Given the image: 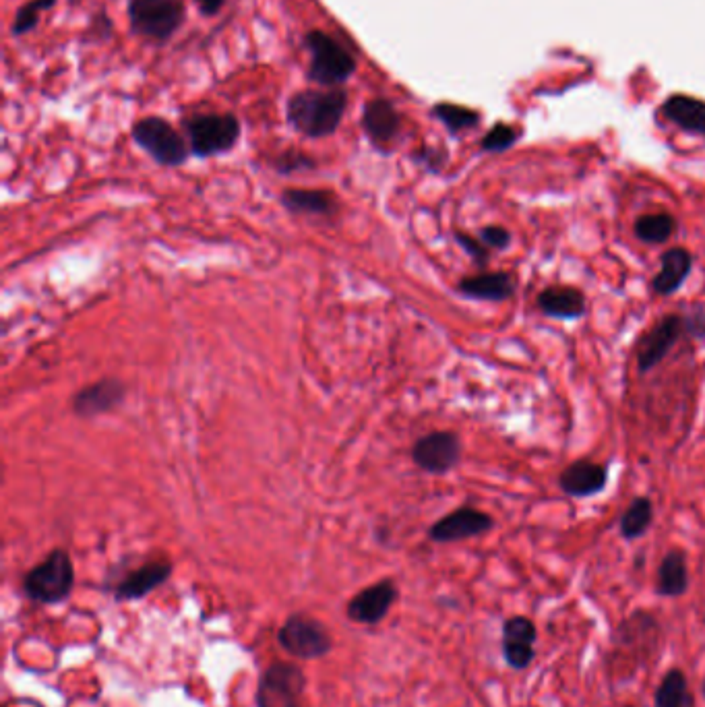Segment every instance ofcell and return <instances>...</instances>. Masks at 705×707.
<instances>
[{
	"instance_id": "obj_19",
	"label": "cell",
	"mask_w": 705,
	"mask_h": 707,
	"mask_svg": "<svg viewBox=\"0 0 705 707\" xmlns=\"http://www.w3.org/2000/svg\"><path fill=\"white\" fill-rule=\"evenodd\" d=\"M538 309L546 317L575 321L586 315V296L581 290L571 286H550L538 294Z\"/></svg>"
},
{
	"instance_id": "obj_18",
	"label": "cell",
	"mask_w": 705,
	"mask_h": 707,
	"mask_svg": "<svg viewBox=\"0 0 705 707\" xmlns=\"http://www.w3.org/2000/svg\"><path fill=\"white\" fill-rule=\"evenodd\" d=\"M515 278L507 271H493V273H478L468 275V278L459 280L457 292L482 302H505L515 294Z\"/></svg>"
},
{
	"instance_id": "obj_22",
	"label": "cell",
	"mask_w": 705,
	"mask_h": 707,
	"mask_svg": "<svg viewBox=\"0 0 705 707\" xmlns=\"http://www.w3.org/2000/svg\"><path fill=\"white\" fill-rule=\"evenodd\" d=\"M662 114L674 127L691 135H705V100L674 94L662 104Z\"/></svg>"
},
{
	"instance_id": "obj_9",
	"label": "cell",
	"mask_w": 705,
	"mask_h": 707,
	"mask_svg": "<svg viewBox=\"0 0 705 707\" xmlns=\"http://www.w3.org/2000/svg\"><path fill=\"white\" fill-rule=\"evenodd\" d=\"M412 459L426 474H447L462 459V441L451 430H435L412 445Z\"/></svg>"
},
{
	"instance_id": "obj_1",
	"label": "cell",
	"mask_w": 705,
	"mask_h": 707,
	"mask_svg": "<svg viewBox=\"0 0 705 707\" xmlns=\"http://www.w3.org/2000/svg\"><path fill=\"white\" fill-rule=\"evenodd\" d=\"M348 110V91L342 87L300 89L286 102L288 125L309 139H325L340 129Z\"/></svg>"
},
{
	"instance_id": "obj_24",
	"label": "cell",
	"mask_w": 705,
	"mask_h": 707,
	"mask_svg": "<svg viewBox=\"0 0 705 707\" xmlns=\"http://www.w3.org/2000/svg\"><path fill=\"white\" fill-rule=\"evenodd\" d=\"M656 707H695V697L689 689L683 670L672 668L664 674L660 687L654 695Z\"/></svg>"
},
{
	"instance_id": "obj_21",
	"label": "cell",
	"mask_w": 705,
	"mask_h": 707,
	"mask_svg": "<svg viewBox=\"0 0 705 707\" xmlns=\"http://www.w3.org/2000/svg\"><path fill=\"white\" fill-rule=\"evenodd\" d=\"M693 269V255L687 249L674 247L660 259V271L654 275L652 290L658 296H670L679 292Z\"/></svg>"
},
{
	"instance_id": "obj_3",
	"label": "cell",
	"mask_w": 705,
	"mask_h": 707,
	"mask_svg": "<svg viewBox=\"0 0 705 707\" xmlns=\"http://www.w3.org/2000/svg\"><path fill=\"white\" fill-rule=\"evenodd\" d=\"M304 46L311 54V65L306 71L309 81L323 87H340L354 77L358 69L356 56L323 29H311L304 36Z\"/></svg>"
},
{
	"instance_id": "obj_27",
	"label": "cell",
	"mask_w": 705,
	"mask_h": 707,
	"mask_svg": "<svg viewBox=\"0 0 705 707\" xmlns=\"http://www.w3.org/2000/svg\"><path fill=\"white\" fill-rule=\"evenodd\" d=\"M677 232V220L670 213H648L635 222V236L641 242L660 244Z\"/></svg>"
},
{
	"instance_id": "obj_13",
	"label": "cell",
	"mask_w": 705,
	"mask_h": 707,
	"mask_svg": "<svg viewBox=\"0 0 705 707\" xmlns=\"http://www.w3.org/2000/svg\"><path fill=\"white\" fill-rule=\"evenodd\" d=\"M125 397H127L125 383L114 377H106L79 389L73 395V412L85 420L98 418L120 408L125 404Z\"/></svg>"
},
{
	"instance_id": "obj_10",
	"label": "cell",
	"mask_w": 705,
	"mask_h": 707,
	"mask_svg": "<svg viewBox=\"0 0 705 707\" xmlns=\"http://www.w3.org/2000/svg\"><path fill=\"white\" fill-rule=\"evenodd\" d=\"M493 526L495 521L488 513L474 507H459L435 521L431 530H428V538L439 544L462 542L490 532Z\"/></svg>"
},
{
	"instance_id": "obj_7",
	"label": "cell",
	"mask_w": 705,
	"mask_h": 707,
	"mask_svg": "<svg viewBox=\"0 0 705 707\" xmlns=\"http://www.w3.org/2000/svg\"><path fill=\"white\" fill-rule=\"evenodd\" d=\"M282 650L298 660H317L331 652L333 639L327 627L309 614L296 612L286 619L278 631Z\"/></svg>"
},
{
	"instance_id": "obj_35",
	"label": "cell",
	"mask_w": 705,
	"mask_h": 707,
	"mask_svg": "<svg viewBox=\"0 0 705 707\" xmlns=\"http://www.w3.org/2000/svg\"><path fill=\"white\" fill-rule=\"evenodd\" d=\"M108 19H110V17L106 15V11L96 13L94 19H91V27L87 29V36H89V34H96V42L110 38V36H112V27H102V23H106Z\"/></svg>"
},
{
	"instance_id": "obj_23",
	"label": "cell",
	"mask_w": 705,
	"mask_h": 707,
	"mask_svg": "<svg viewBox=\"0 0 705 707\" xmlns=\"http://www.w3.org/2000/svg\"><path fill=\"white\" fill-rule=\"evenodd\" d=\"M689 590V569L687 559L681 550H670L664 555L658 577H656V592L664 598H681Z\"/></svg>"
},
{
	"instance_id": "obj_14",
	"label": "cell",
	"mask_w": 705,
	"mask_h": 707,
	"mask_svg": "<svg viewBox=\"0 0 705 707\" xmlns=\"http://www.w3.org/2000/svg\"><path fill=\"white\" fill-rule=\"evenodd\" d=\"M360 125L366 139H369L379 151H389V145L402 131V114L391 100L373 98L362 108Z\"/></svg>"
},
{
	"instance_id": "obj_33",
	"label": "cell",
	"mask_w": 705,
	"mask_h": 707,
	"mask_svg": "<svg viewBox=\"0 0 705 707\" xmlns=\"http://www.w3.org/2000/svg\"><path fill=\"white\" fill-rule=\"evenodd\" d=\"M412 160L418 162L420 166H424L426 170L439 172L445 164V151H439L435 147H422L420 151L412 153Z\"/></svg>"
},
{
	"instance_id": "obj_11",
	"label": "cell",
	"mask_w": 705,
	"mask_h": 707,
	"mask_svg": "<svg viewBox=\"0 0 705 707\" xmlns=\"http://www.w3.org/2000/svg\"><path fill=\"white\" fill-rule=\"evenodd\" d=\"M683 331H685V321L681 315H666L660 323H656L637 342L635 356H637L639 371L648 373L654 366H658L674 348V344L679 342Z\"/></svg>"
},
{
	"instance_id": "obj_32",
	"label": "cell",
	"mask_w": 705,
	"mask_h": 707,
	"mask_svg": "<svg viewBox=\"0 0 705 707\" xmlns=\"http://www.w3.org/2000/svg\"><path fill=\"white\" fill-rule=\"evenodd\" d=\"M478 238L486 244L488 249L503 251L511 244V232L505 230L503 226H484L478 234Z\"/></svg>"
},
{
	"instance_id": "obj_15",
	"label": "cell",
	"mask_w": 705,
	"mask_h": 707,
	"mask_svg": "<svg viewBox=\"0 0 705 707\" xmlns=\"http://www.w3.org/2000/svg\"><path fill=\"white\" fill-rule=\"evenodd\" d=\"M172 563L168 559L151 561L145 563L133 571H129L114 586V598L118 602H129V600H143L149 596L153 590H158L160 586L170 579L172 575Z\"/></svg>"
},
{
	"instance_id": "obj_37",
	"label": "cell",
	"mask_w": 705,
	"mask_h": 707,
	"mask_svg": "<svg viewBox=\"0 0 705 707\" xmlns=\"http://www.w3.org/2000/svg\"><path fill=\"white\" fill-rule=\"evenodd\" d=\"M701 693H703V699H705V679H703V683H701Z\"/></svg>"
},
{
	"instance_id": "obj_20",
	"label": "cell",
	"mask_w": 705,
	"mask_h": 707,
	"mask_svg": "<svg viewBox=\"0 0 705 707\" xmlns=\"http://www.w3.org/2000/svg\"><path fill=\"white\" fill-rule=\"evenodd\" d=\"M282 205L296 215H315V218H333L340 211L333 191L327 189H286L280 197Z\"/></svg>"
},
{
	"instance_id": "obj_12",
	"label": "cell",
	"mask_w": 705,
	"mask_h": 707,
	"mask_svg": "<svg viewBox=\"0 0 705 707\" xmlns=\"http://www.w3.org/2000/svg\"><path fill=\"white\" fill-rule=\"evenodd\" d=\"M400 598V590H397L393 579H381L373 586L360 590L346 606V614L352 623L358 625H377L381 623L395 600Z\"/></svg>"
},
{
	"instance_id": "obj_29",
	"label": "cell",
	"mask_w": 705,
	"mask_h": 707,
	"mask_svg": "<svg viewBox=\"0 0 705 707\" xmlns=\"http://www.w3.org/2000/svg\"><path fill=\"white\" fill-rule=\"evenodd\" d=\"M273 170L278 172V174H284V176H290V174H296V172H309V170H315L317 168V160L311 158L309 153H304V151H298V149H286L282 151L278 158L273 160Z\"/></svg>"
},
{
	"instance_id": "obj_16",
	"label": "cell",
	"mask_w": 705,
	"mask_h": 707,
	"mask_svg": "<svg viewBox=\"0 0 705 707\" xmlns=\"http://www.w3.org/2000/svg\"><path fill=\"white\" fill-rule=\"evenodd\" d=\"M538 629L528 617H511L503 623V656L509 668L526 670L534 658Z\"/></svg>"
},
{
	"instance_id": "obj_28",
	"label": "cell",
	"mask_w": 705,
	"mask_h": 707,
	"mask_svg": "<svg viewBox=\"0 0 705 707\" xmlns=\"http://www.w3.org/2000/svg\"><path fill=\"white\" fill-rule=\"evenodd\" d=\"M56 3L58 0H29V3H25L21 9H17L13 23H11V34L15 38H21V36H27L29 32H34L40 23V13L52 9ZM69 3L77 5L79 0H69Z\"/></svg>"
},
{
	"instance_id": "obj_26",
	"label": "cell",
	"mask_w": 705,
	"mask_h": 707,
	"mask_svg": "<svg viewBox=\"0 0 705 707\" xmlns=\"http://www.w3.org/2000/svg\"><path fill=\"white\" fill-rule=\"evenodd\" d=\"M654 521V505L650 499L639 497L621 517V534L627 540H635L646 534Z\"/></svg>"
},
{
	"instance_id": "obj_8",
	"label": "cell",
	"mask_w": 705,
	"mask_h": 707,
	"mask_svg": "<svg viewBox=\"0 0 705 707\" xmlns=\"http://www.w3.org/2000/svg\"><path fill=\"white\" fill-rule=\"evenodd\" d=\"M304 691L306 676L298 664L273 662L259 679L257 707H309Z\"/></svg>"
},
{
	"instance_id": "obj_31",
	"label": "cell",
	"mask_w": 705,
	"mask_h": 707,
	"mask_svg": "<svg viewBox=\"0 0 705 707\" xmlns=\"http://www.w3.org/2000/svg\"><path fill=\"white\" fill-rule=\"evenodd\" d=\"M455 242L468 253V257H470L478 267H486V265H488L490 253H488V247H486V244H484L480 238H472V236L466 234V232H455Z\"/></svg>"
},
{
	"instance_id": "obj_6",
	"label": "cell",
	"mask_w": 705,
	"mask_h": 707,
	"mask_svg": "<svg viewBox=\"0 0 705 707\" xmlns=\"http://www.w3.org/2000/svg\"><path fill=\"white\" fill-rule=\"evenodd\" d=\"M127 15L135 36L164 44L185 23V3L182 0H129Z\"/></svg>"
},
{
	"instance_id": "obj_30",
	"label": "cell",
	"mask_w": 705,
	"mask_h": 707,
	"mask_svg": "<svg viewBox=\"0 0 705 707\" xmlns=\"http://www.w3.org/2000/svg\"><path fill=\"white\" fill-rule=\"evenodd\" d=\"M517 131L511 127V125H505V122H499V125H495L493 129H490L482 141H480V147L488 153H501L509 147H513L517 143Z\"/></svg>"
},
{
	"instance_id": "obj_25",
	"label": "cell",
	"mask_w": 705,
	"mask_h": 707,
	"mask_svg": "<svg viewBox=\"0 0 705 707\" xmlns=\"http://www.w3.org/2000/svg\"><path fill=\"white\" fill-rule=\"evenodd\" d=\"M431 114L451 135L470 131V129L478 127V122H480V114L476 110H470V108L459 106V104H449V102H441V104L433 106Z\"/></svg>"
},
{
	"instance_id": "obj_4",
	"label": "cell",
	"mask_w": 705,
	"mask_h": 707,
	"mask_svg": "<svg viewBox=\"0 0 705 707\" xmlns=\"http://www.w3.org/2000/svg\"><path fill=\"white\" fill-rule=\"evenodd\" d=\"M75 588L73 559L65 548H54L48 557L29 569L23 577V592L38 604H58L71 596Z\"/></svg>"
},
{
	"instance_id": "obj_36",
	"label": "cell",
	"mask_w": 705,
	"mask_h": 707,
	"mask_svg": "<svg viewBox=\"0 0 705 707\" xmlns=\"http://www.w3.org/2000/svg\"><path fill=\"white\" fill-rule=\"evenodd\" d=\"M195 3H197V9L203 17H216L222 13L228 0H195Z\"/></svg>"
},
{
	"instance_id": "obj_2",
	"label": "cell",
	"mask_w": 705,
	"mask_h": 707,
	"mask_svg": "<svg viewBox=\"0 0 705 707\" xmlns=\"http://www.w3.org/2000/svg\"><path fill=\"white\" fill-rule=\"evenodd\" d=\"M182 131L197 158L224 156L232 151L242 135L240 120L232 112H201L182 118Z\"/></svg>"
},
{
	"instance_id": "obj_34",
	"label": "cell",
	"mask_w": 705,
	"mask_h": 707,
	"mask_svg": "<svg viewBox=\"0 0 705 707\" xmlns=\"http://www.w3.org/2000/svg\"><path fill=\"white\" fill-rule=\"evenodd\" d=\"M683 321H685V331L699 337V340L705 337V313L701 309H695L693 313L683 317Z\"/></svg>"
},
{
	"instance_id": "obj_5",
	"label": "cell",
	"mask_w": 705,
	"mask_h": 707,
	"mask_svg": "<svg viewBox=\"0 0 705 707\" xmlns=\"http://www.w3.org/2000/svg\"><path fill=\"white\" fill-rule=\"evenodd\" d=\"M131 137L153 162L164 168H178L187 164L191 156L187 137L180 135L166 118L160 116L137 120L131 129Z\"/></svg>"
},
{
	"instance_id": "obj_17",
	"label": "cell",
	"mask_w": 705,
	"mask_h": 707,
	"mask_svg": "<svg viewBox=\"0 0 705 707\" xmlns=\"http://www.w3.org/2000/svg\"><path fill=\"white\" fill-rule=\"evenodd\" d=\"M608 482V468L594 464L590 459H577L569 464L561 478L559 486L565 495L575 499H588L594 497L606 488Z\"/></svg>"
}]
</instances>
